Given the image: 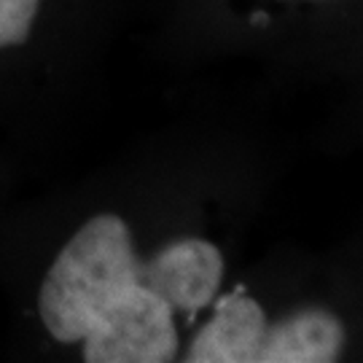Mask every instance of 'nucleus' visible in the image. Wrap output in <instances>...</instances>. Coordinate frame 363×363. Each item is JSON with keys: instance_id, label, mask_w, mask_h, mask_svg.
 <instances>
[{"instance_id": "3", "label": "nucleus", "mask_w": 363, "mask_h": 363, "mask_svg": "<svg viewBox=\"0 0 363 363\" xmlns=\"http://www.w3.org/2000/svg\"><path fill=\"white\" fill-rule=\"evenodd\" d=\"M345 347V325L325 310H301L267 320L256 363H331Z\"/></svg>"}, {"instance_id": "1", "label": "nucleus", "mask_w": 363, "mask_h": 363, "mask_svg": "<svg viewBox=\"0 0 363 363\" xmlns=\"http://www.w3.org/2000/svg\"><path fill=\"white\" fill-rule=\"evenodd\" d=\"M111 0H0V132L70 105Z\"/></svg>"}, {"instance_id": "2", "label": "nucleus", "mask_w": 363, "mask_h": 363, "mask_svg": "<svg viewBox=\"0 0 363 363\" xmlns=\"http://www.w3.org/2000/svg\"><path fill=\"white\" fill-rule=\"evenodd\" d=\"M267 312L245 286L223 288L181 352L186 363H256Z\"/></svg>"}]
</instances>
